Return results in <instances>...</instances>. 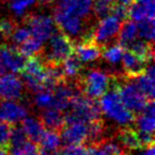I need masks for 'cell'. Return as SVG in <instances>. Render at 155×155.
Returning a JSON list of instances; mask_svg holds the SVG:
<instances>
[{"label":"cell","mask_w":155,"mask_h":155,"mask_svg":"<svg viewBox=\"0 0 155 155\" xmlns=\"http://www.w3.org/2000/svg\"><path fill=\"white\" fill-rule=\"evenodd\" d=\"M100 98L99 108L103 115L120 127H129L134 123V115L123 104L118 94L117 87L108 89Z\"/></svg>","instance_id":"obj_1"},{"label":"cell","mask_w":155,"mask_h":155,"mask_svg":"<svg viewBox=\"0 0 155 155\" xmlns=\"http://www.w3.org/2000/svg\"><path fill=\"white\" fill-rule=\"evenodd\" d=\"M68 109L69 113L65 116V121L81 120L90 123L100 119L101 116L99 104L96 100L86 95H82L80 92L70 99Z\"/></svg>","instance_id":"obj_2"},{"label":"cell","mask_w":155,"mask_h":155,"mask_svg":"<svg viewBox=\"0 0 155 155\" xmlns=\"http://www.w3.org/2000/svg\"><path fill=\"white\" fill-rule=\"evenodd\" d=\"M45 50V59L49 65H58L73 52L70 38L63 32H54L48 39Z\"/></svg>","instance_id":"obj_3"},{"label":"cell","mask_w":155,"mask_h":155,"mask_svg":"<svg viewBox=\"0 0 155 155\" xmlns=\"http://www.w3.org/2000/svg\"><path fill=\"white\" fill-rule=\"evenodd\" d=\"M118 94L123 104L133 113H140L150 100L138 88L134 80H125L117 87Z\"/></svg>","instance_id":"obj_4"},{"label":"cell","mask_w":155,"mask_h":155,"mask_svg":"<svg viewBox=\"0 0 155 155\" xmlns=\"http://www.w3.org/2000/svg\"><path fill=\"white\" fill-rule=\"evenodd\" d=\"M23 84L32 92H36L41 89H46V79H47V68L38 58L30 57L25 62L23 70Z\"/></svg>","instance_id":"obj_5"},{"label":"cell","mask_w":155,"mask_h":155,"mask_svg":"<svg viewBox=\"0 0 155 155\" xmlns=\"http://www.w3.org/2000/svg\"><path fill=\"white\" fill-rule=\"evenodd\" d=\"M83 91L85 95L96 99L103 95L111 87V77L101 70H89L83 78Z\"/></svg>","instance_id":"obj_6"},{"label":"cell","mask_w":155,"mask_h":155,"mask_svg":"<svg viewBox=\"0 0 155 155\" xmlns=\"http://www.w3.org/2000/svg\"><path fill=\"white\" fill-rule=\"evenodd\" d=\"M121 25L122 20L114 14L103 17L93 30L90 40L99 45H105L118 34Z\"/></svg>","instance_id":"obj_7"},{"label":"cell","mask_w":155,"mask_h":155,"mask_svg":"<svg viewBox=\"0 0 155 155\" xmlns=\"http://www.w3.org/2000/svg\"><path fill=\"white\" fill-rule=\"evenodd\" d=\"M28 27L31 32V36L41 43L47 42L51 35L55 32V22L53 18L44 14L30 16L28 19Z\"/></svg>","instance_id":"obj_8"},{"label":"cell","mask_w":155,"mask_h":155,"mask_svg":"<svg viewBox=\"0 0 155 155\" xmlns=\"http://www.w3.org/2000/svg\"><path fill=\"white\" fill-rule=\"evenodd\" d=\"M62 130L61 138L66 145H82L89 140V123L81 120L65 121Z\"/></svg>","instance_id":"obj_9"},{"label":"cell","mask_w":155,"mask_h":155,"mask_svg":"<svg viewBox=\"0 0 155 155\" xmlns=\"http://www.w3.org/2000/svg\"><path fill=\"white\" fill-rule=\"evenodd\" d=\"M54 22L69 38H78L84 33V20L75 15L54 10Z\"/></svg>","instance_id":"obj_10"},{"label":"cell","mask_w":155,"mask_h":155,"mask_svg":"<svg viewBox=\"0 0 155 155\" xmlns=\"http://www.w3.org/2000/svg\"><path fill=\"white\" fill-rule=\"evenodd\" d=\"M23 81L15 73H5L0 76V98L8 100H18L23 96Z\"/></svg>","instance_id":"obj_11"},{"label":"cell","mask_w":155,"mask_h":155,"mask_svg":"<svg viewBox=\"0 0 155 155\" xmlns=\"http://www.w3.org/2000/svg\"><path fill=\"white\" fill-rule=\"evenodd\" d=\"M28 116V109L17 100L2 99L0 102V120L16 124Z\"/></svg>","instance_id":"obj_12"},{"label":"cell","mask_w":155,"mask_h":155,"mask_svg":"<svg viewBox=\"0 0 155 155\" xmlns=\"http://www.w3.org/2000/svg\"><path fill=\"white\" fill-rule=\"evenodd\" d=\"M55 8L85 20L93 11V0H58Z\"/></svg>","instance_id":"obj_13"},{"label":"cell","mask_w":155,"mask_h":155,"mask_svg":"<svg viewBox=\"0 0 155 155\" xmlns=\"http://www.w3.org/2000/svg\"><path fill=\"white\" fill-rule=\"evenodd\" d=\"M26 57H23L17 48L10 45H1L0 47V59L4 64L6 72L18 73L23 70L26 62Z\"/></svg>","instance_id":"obj_14"},{"label":"cell","mask_w":155,"mask_h":155,"mask_svg":"<svg viewBox=\"0 0 155 155\" xmlns=\"http://www.w3.org/2000/svg\"><path fill=\"white\" fill-rule=\"evenodd\" d=\"M132 78L136 82L138 88L141 90V92L145 94L149 99H153L155 91V70L153 63L147 64V67L145 68V70L141 73H139L138 75L134 76Z\"/></svg>","instance_id":"obj_15"},{"label":"cell","mask_w":155,"mask_h":155,"mask_svg":"<svg viewBox=\"0 0 155 155\" xmlns=\"http://www.w3.org/2000/svg\"><path fill=\"white\" fill-rule=\"evenodd\" d=\"M155 15V1L154 0H143L134 2L129 6V16L131 20L135 22L154 19Z\"/></svg>","instance_id":"obj_16"},{"label":"cell","mask_w":155,"mask_h":155,"mask_svg":"<svg viewBox=\"0 0 155 155\" xmlns=\"http://www.w3.org/2000/svg\"><path fill=\"white\" fill-rule=\"evenodd\" d=\"M73 52L76 53V56L78 57V59L82 63L96 61L101 56L100 45L93 42L90 39L77 45L73 48Z\"/></svg>","instance_id":"obj_17"},{"label":"cell","mask_w":155,"mask_h":155,"mask_svg":"<svg viewBox=\"0 0 155 155\" xmlns=\"http://www.w3.org/2000/svg\"><path fill=\"white\" fill-rule=\"evenodd\" d=\"M139 116L135 120L137 133H146V134H153L155 128L154 120V102L150 100L146 108L138 113Z\"/></svg>","instance_id":"obj_18"},{"label":"cell","mask_w":155,"mask_h":155,"mask_svg":"<svg viewBox=\"0 0 155 155\" xmlns=\"http://www.w3.org/2000/svg\"><path fill=\"white\" fill-rule=\"evenodd\" d=\"M121 61L124 71L126 72V74L130 77H134V76L138 75L139 73H141L148 64L146 60L137 56L136 54H134L130 50L123 53Z\"/></svg>","instance_id":"obj_19"},{"label":"cell","mask_w":155,"mask_h":155,"mask_svg":"<svg viewBox=\"0 0 155 155\" xmlns=\"http://www.w3.org/2000/svg\"><path fill=\"white\" fill-rule=\"evenodd\" d=\"M41 121L44 127L49 130H62L65 124V115L63 111L56 108H48L41 112Z\"/></svg>","instance_id":"obj_20"},{"label":"cell","mask_w":155,"mask_h":155,"mask_svg":"<svg viewBox=\"0 0 155 155\" xmlns=\"http://www.w3.org/2000/svg\"><path fill=\"white\" fill-rule=\"evenodd\" d=\"M21 121H23L21 128L28 138L34 143H38L45 132V127L41 119L33 116H26Z\"/></svg>","instance_id":"obj_21"},{"label":"cell","mask_w":155,"mask_h":155,"mask_svg":"<svg viewBox=\"0 0 155 155\" xmlns=\"http://www.w3.org/2000/svg\"><path fill=\"white\" fill-rule=\"evenodd\" d=\"M88 150L90 155H118L121 153L120 145L113 139L93 143V145Z\"/></svg>","instance_id":"obj_22"},{"label":"cell","mask_w":155,"mask_h":155,"mask_svg":"<svg viewBox=\"0 0 155 155\" xmlns=\"http://www.w3.org/2000/svg\"><path fill=\"white\" fill-rule=\"evenodd\" d=\"M119 36H118V41L119 45L123 48H129V45L135 41L138 36V29L135 21L129 20L124 25H121V28L119 30Z\"/></svg>","instance_id":"obj_23"},{"label":"cell","mask_w":155,"mask_h":155,"mask_svg":"<svg viewBox=\"0 0 155 155\" xmlns=\"http://www.w3.org/2000/svg\"><path fill=\"white\" fill-rule=\"evenodd\" d=\"M130 51H132L134 54L143 58L147 62L152 60L153 58V48H152V42L143 40V39H136L129 45Z\"/></svg>","instance_id":"obj_24"},{"label":"cell","mask_w":155,"mask_h":155,"mask_svg":"<svg viewBox=\"0 0 155 155\" xmlns=\"http://www.w3.org/2000/svg\"><path fill=\"white\" fill-rule=\"evenodd\" d=\"M41 143V148L44 151L47 152H54L60 148L61 143H62V138L60 135L56 133L54 130H48L44 132L43 136L41 137L38 141Z\"/></svg>","instance_id":"obj_25"},{"label":"cell","mask_w":155,"mask_h":155,"mask_svg":"<svg viewBox=\"0 0 155 155\" xmlns=\"http://www.w3.org/2000/svg\"><path fill=\"white\" fill-rule=\"evenodd\" d=\"M33 102L39 109L55 108V98H54L53 91L50 89H41L35 92L33 97Z\"/></svg>","instance_id":"obj_26"},{"label":"cell","mask_w":155,"mask_h":155,"mask_svg":"<svg viewBox=\"0 0 155 155\" xmlns=\"http://www.w3.org/2000/svg\"><path fill=\"white\" fill-rule=\"evenodd\" d=\"M63 65L61 68L62 70L63 76L67 78H75L77 77L79 74L81 73V69H82V62L78 59L77 56L70 55L63 60Z\"/></svg>","instance_id":"obj_27"},{"label":"cell","mask_w":155,"mask_h":155,"mask_svg":"<svg viewBox=\"0 0 155 155\" xmlns=\"http://www.w3.org/2000/svg\"><path fill=\"white\" fill-rule=\"evenodd\" d=\"M17 50L23 57H33L41 53V51L43 50V43L31 36L25 42L19 45V48Z\"/></svg>","instance_id":"obj_28"},{"label":"cell","mask_w":155,"mask_h":155,"mask_svg":"<svg viewBox=\"0 0 155 155\" xmlns=\"http://www.w3.org/2000/svg\"><path fill=\"white\" fill-rule=\"evenodd\" d=\"M120 143L130 150H136L141 147L137 132L131 129H124L120 133Z\"/></svg>","instance_id":"obj_29"},{"label":"cell","mask_w":155,"mask_h":155,"mask_svg":"<svg viewBox=\"0 0 155 155\" xmlns=\"http://www.w3.org/2000/svg\"><path fill=\"white\" fill-rule=\"evenodd\" d=\"M137 29H138V36L141 39L152 42L154 39V19H146V20L136 22Z\"/></svg>","instance_id":"obj_30"},{"label":"cell","mask_w":155,"mask_h":155,"mask_svg":"<svg viewBox=\"0 0 155 155\" xmlns=\"http://www.w3.org/2000/svg\"><path fill=\"white\" fill-rule=\"evenodd\" d=\"M123 53H124V48L118 43V45H114L106 48L102 56H103V58L110 64L116 65L118 63L121 62Z\"/></svg>","instance_id":"obj_31"},{"label":"cell","mask_w":155,"mask_h":155,"mask_svg":"<svg viewBox=\"0 0 155 155\" xmlns=\"http://www.w3.org/2000/svg\"><path fill=\"white\" fill-rule=\"evenodd\" d=\"M116 0H95L93 2V10L96 16L99 18L107 16L112 13Z\"/></svg>","instance_id":"obj_32"},{"label":"cell","mask_w":155,"mask_h":155,"mask_svg":"<svg viewBox=\"0 0 155 155\" xmlns=\"http://www.w3.org/2000/svg\"><path fill=\"white\" fill-rule=\"evenodd\" d=\"M35 2L36 0H10V8L15 16L21 17Z\"/></svg>","instance_id":"obj_33"},{"label":"cell","mask_w":155,"mask_h":155,"mask_svg":"<svg viewBox=\"0 0 155 155\" xmlns=\"http://www.w3.org/2000/svg\"><path fill=\"white\" fill-rule=\"evenodd\" d=\"M10 37L12 38L13 42L15 45H19L31 37V32H30V29L28 25H23V27H18L16 29L14 28Z\"/></svg>","instance_id":"obj_34"},{"label":"cell","mask_w":155,"mask_h":155,"mask_svg":"<svg viewBox=\"0 0 155 155\" xmlns=\"http://www.w3.org/2000/svg\"><path fill=\"white\" fill-rule=\"evenodd\" d=\"M11 133H12V127L8 121L0 120V147L6 148L10 141Z\"/></svg>","instance_id":"obj_35"},{"label":"cell","mask_w":155,"mask_h":155,"mask_svg":"<svg viewBox=\"0 0 155 155\" xmlns=\"http://www.w3.org/2000/svg\"><path fill=\"white\" fill-rule=\"evenodd\" d=\"M14 23L10 19L0 17V38H8L14 30Z\"/></svg>","instance_id":"obj_36"},{"label":"cell","mask_w":155,"mask_h":155,"mask_svg":"<svg viewBox=\"0 0 155 155\" xmlns=\"http://www.w3.org/2000/svg\"><path fill=\"white\" fill-rule=\"evenodd\" d=\"M62 152L63 155H90L89 150L82 145H67Z\"/></svg>","instance_id":"obj_37"},{"label":"cell","mask_w":155,"mask_h":155,"mask_svg":"<svg viewBox=\"0 0 155 155\" xmlns=\"http://www.w3.org/2000/svg\"><path fill=\"white\" fill-rule=\"evenodd\" d=\"M39 154H41V150L38 149L36 143H34L32 140H27L25 145H23L19 155H39Z\"/></svg>","instance_id":"obj_38"},{"label":"cell","mask_w":155,"mask_h":155,"mask_svg":"<svg viewBox=\"0 0 155 155\" xmlns=\"http://www.w3.org/2000/svg\"><path fill=\"white\" fill-rule=\"evenodd\" d=\"M143 149L138 148L135 155H154V146L153 143L151 145H148V146H143Z\"/></svg>","instance_id":"obj_39"},{"label":"cell","mask_w":155,"mask_h":155,"mask_svg":"<svg viewBox=\"0 0 155 155\" xmlns=\"http://www.w3.org/2000/svg\"><path fill=\"white\" fill-rule=\"evenodd\" d=\"M117 3L122 4V5H125V6H130L132 4L133 0H116Z\"/></svg>","instance_id":"obj_40"},{"label":"cell","mask_w":155,"mask_h":155,"mask_svg":"<svg viewBox=\"0 0 155 155\" xmlns=\"http://www.w3.org/2000/svg\"><path fill=\"white\" fill-rule=\"evenodd\" d=\"M5 73H6V69H5V67H4L3 63H2L1 59H0V76L3 75V74H5Z\"/></svg>","instance_id":"obj_41"},{"label":"cell","mask_w":155,"mask_h":155,"mask_svg":"<svg viewBox=\"0 0 155 155\" xmlns=\"http://www.w3.org/2000/svg\"><path fill=\"white\" fill-rule=\"evenodd\" d=\"M51 155H63V152L62 151H54V152H51Z\"/></svg>","instance_id":"obj_42"},{"label":"cell","mask_w":155,"mask_h":155,"mask_svg":"<svg viewBox=\"0 0 155 155\" xmlns=\"http://www.w3.org/2000/svg\"><path fill=\"white\" fill-rule=\"evenodd\" d=\"M43 2H47V3H49V2H53L55 1V0H41Z\"/></svg>","instance_id":"obj_43"},{"label":"cell","mask_w":155,"mask_h":155,"mask_svg":"<svg viewBox=\"0 0 155 155\" xmlns=\"http://www.w3.org/2000/svg\"><path fill=\"white\" fill-rule=\"evenodd\" d=\"M2 149H3V148L0 147V155H4V151Z\"/></svg>","instance_id":"obj_44"},{"label":"cell","mask_w":155,"mask_h":155,"mask_svg":"<svg viewBox=\"0 0 155 155\" xmlns=\"http://www.w3.org/2000/svg\"><path fill=\"white\" fill-rule=\"evenodd\" d=\"M118 155H124V154H122V153H119V154H118Z\"/></svg>","instance_id":"obj_45"}]
</instances>
